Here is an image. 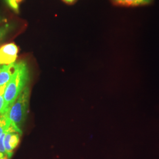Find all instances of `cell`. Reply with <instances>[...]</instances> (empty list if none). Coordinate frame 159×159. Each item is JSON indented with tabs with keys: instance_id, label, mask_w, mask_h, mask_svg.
<instances>
[{
	"instance_id": "obj_1",
	"label": "cell",
	"mask_w": 159,
	"mask_h": 159,
	"mask_svg": "<svg viewBox=\"0 0 159 159\" xmlns=\"http://www.w3.org/2000/svg\"><path fill=\"white\" fill-rule=\"evenodd\" d=\"M29 80V71L24 61L16 63L11 77L6 84L4 98V104L2 114L6 113L17 100Z\"/></svg>"
},
{
	"instance_id": "obj_2",
	"label": "cell",
	"mask_w": 159,
	"mask_h": 159,
	"mask_svg": "<svg viewBox=\"0 0 159 159\" xmlns=\"http://www.w3.org/2000/svg\"><path fill=\"white\" fill-rule=\"evenodd\" d=\"M30 89L25 87L10 108L6 113L7 118L16 130L21 134V127L26 118L29 106Z\"/></svg>"
},
{
	"instance_id": "obj_3",
	"label": "cell",
	"mask_w": 159,
	"mask_h": 159,
	"mask_svg": "<svg viewBox=\"0 0 159 159\" xmlns=\"http://www.w3.org/2000/svg\"><path fill=\"white\" fill-rule=\"evenodd\" d=\"M18 48L14 43H9L0 47V65H10L15 63Z\"/></svg>"
},
{
	"instance_id": "obj_4",
	"label": "cell",
	"mask_w": 159,
	"mask_h": 159,
	"mask_svg": "<svg viewBox=\"0 0 159 159\" xmlns=\"http://www.w3.org/2000/svg\"><path fill=\"white\" fill-rule=\"evenodd\" d=\"M21 134L20 133L16 130L11 126H10L6 131L4 138V148L8 159L11 157L13 150L18 144L20 142V136Z\"/></svg>"
},
{
	"instance_id": "obj_5",
	"label": "cell",
	"mask_w": 159,
	"mask_h": 159,
	"mask_svg": "<svg viewBox=\"0 0 159 159\" xmlns=\"http://www.w3.org/2000/svg\"><path fill=\"white\" fill-rule=\"evenodd\" d=\"M16 63L0 66V87L6 85L11 77L15 69Z\"/></svg>"
},
{
	"instance_id": "obj_6",
	"label": "cell",
	"mask_w": 159,
	"mask_h": 159,
	"mask_svg": "<svg viewBox=\"0 0 159 159\" xmlns=\"http://www.w3.org/2000/svg\"><path fill=\"white\" fill-rule=\"evenodd\" d=\"M10 127V125L7 118L6 113L0 114V137Z\"/></svg>"
},
{
	"instance_id": "obj_7",
	"label": "cell",
	"mask_w": 159,
	"mask_h": 159,
	"mask_svg": "<svg viewBox=\"0 0 159 159\" xmlns=\"http://www.w3.org/2000/svg\"><path fill=\"white\" fill-rule=\"evenodd\" d=\"M116 3L126 6H136L142 5V0H114Z\"/></svg>"
},
{
	"instance_id": "obj_8",
	"label": "cell",
	"mask_w": 159,
	"mask_h": 159,
	"mask_svg": "<svg viewBox=\"0 0 159 159\" xmlns=\"http://www.w3.org/2000/svg\"><path fill=\"white\" fill-rule=\"evenodd\" d=\"M7 4L12 10L17 13L19 12V5L23 0H6Z\"/></svg>"
},
{
	"instance_id": "obj_9",
	"label": "cell",
	"mask_w": 159,
	"mask_h": 159,
	"mask_svg": "<svg viewBox=\"0 0 159 159\" xmlns=\"http://www.w3.org/2000/svg\"><path fill=\"white\" fill-rule=\"evenodd\" d=\"M6 85L2 86L0 87V114L2 113V110L4 107V90L6 88Z\"/></svg>"
},
{
	"instance_id": "obj_10",
	"label": "cell",
	"mask_w": 159,
	"mask_h": 159,
	"mask_svg": "<svg viewBox=\"0 0 159 159\" xmlns=\"http://www.w3.org/2000/svg\"><path fill=\"white\" fill-rule=\"evenodd\" d=\"M6 131H4L0 137V153L2 154L5 156H7V153H6V149L4 148V138L6 136Z\"/></svg>"
},
{
	"instance_id": "obj_11",
	"label": "cell",
	"mask_w": 159,
	"mask_h": 159,
	"mask_svg": "<svg viewBox=\"0 0 159 159\" xmlns=\"http://www.w3.org/2000/svg\"><path fill=\"white\" fill-rule=\"evenodd\" d=\"M10 29V27L8 24H6L0 28V41L5 37L6 34L9 31Z\"/></svg>"
},
{
	"instance_id": "obj_12",
	"label": "cell",
	"mask_w": 159,
	"mask_h": 159,
	"mask_svg": "<svg viewBox=\"0 0 159 159\" xmlns=\"http://www.w3.org/2000/svg\"><path fill=\"white\" fill-rule=\"evenodd\" d=\"M151 0H142V4H146L150 2Z\"/></svg>"
},
{
	"instance_id": "obj_13",
	"label": "cell",
	"mask_w": 159,
	"mask_h": 159,
	"mask_svg": "<svg viewBox=\"0 0 159 159\" xmlns=\"http://www.w3.org/2000/svg\"><path fill=\"white\" fill-rule=\"evenodd\" d=\"M64 1H65L66 2H67V3H69V4H70V3H72V2H73L75 0H63Z\"/></svg>"
},
{
	"instance_id": "obj_14",
	"label": "cell",
	"mask_w": 159,
	"mask_h": 159,
	"mask_svg": "<svg viewBox=\"0 0 159 159\" xmlns=\"http://www.w3.org/2000/svg\"><path fill=\"white\" fill-rule=\"evenodd\" d=\"M0 159H9L7 156H4L2 157H0Z\"/></svg>"
},
{
	"instance_id": "obj_15",
	"label": "cell",
	"mask_w": 159,
	"mask_h": 159,
	"mask_svg": "<svg viewBox=\"0 0 159 159\" xmlns=\"http://www.w3.org/2000/svg\"><path fill=\"white\" fill-rule=\"evenodd\" d=\"M4 156H5V155H4V154H2L0 153V157H4Z\"/></svg>"
}]
</instances>
